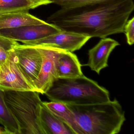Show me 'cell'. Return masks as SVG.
<instances>
[{
    "instance_id": "cell-3",
    "label": "cell",
    "mask_w": 134,
    "mask_h": 134,
    "mask_svg": "<svg viewBox=\"0 0 134 134\" xmlns=\"http://www.w3.org/2000/svg\"><path fill=\"white\" fill-rule=\"evenodd\" d=\"M51 101L68 105H84L110 100L109 91L83 75L72 78H57L45 93Z\"/></svg>"
},
{
    "instance_id": "cell-21",
    "label": "cell",
    "mask_w": 134,
    "mask_h": 134,
    "mask_svg": "<svg viewBox=\"0 0 134 134\" xmlns=\"http://www.w3.org/2000/svg\"><path fill=\"white\" fill-rule=\"evenodd\" d=\"M11 51H8L4 48L0 47V63L7 59Z\"/></svg>"
},
{
    "instance_id": "cell-7",
    "label": "cell",
    "mask_w": 134,
    "mask_h": 134,
    "mask_svg": "<svg viewBox=\"0 0 134 134\" xmlns=\"http://www.w3.org/2000/svg\"><path fill=\"white\" fill-rule=\"evenodd\" d=\"M91 38L90 37L73 32L61 31L43 39L23 44L43 45L73 52L81 49Z\"/></svg>"
},
{
    "instance_id": "cell-13",
    "label": "cell",
    "mask_w": 134,
    "mask_h": 134,
    "mask_svg": "<svg viewBox=\"0 0 134 134\" xmlns=\"http://www.w3.org/2000/svg\"><path fill=\"white\" fill-rule=\"evenodd\" d=\"M43 105L66 124L74 134H82L76 115L67 104L61 102L51 101L43 102Z\"/></svg>"
},
{
    "instance_id": "cell-12",
    "label": "cell",
    "mask_w": 134,
    "mask_h": 134,
    "mask_svg": "<svg viewBox=\"0 0 134 134\" xmlns=\"http://www.w3.org/2000/svg\"><path fill=\"white\" fill-rule=\"evenodd\" d=\"M58 78H72L83 75L81 64L76 55L72 52L63 51L56 63Z\"/></svg>"
},
{
    "instance_id": "cell-19",
    "label": "cell",
    "mask_w": 134,
    "mask_h": 134,
    "mask_svg": "<svg viewBox=\"0 0 134 134\" xmlns=\"http://www.w3.org/2000/svg\"><path fill=\"white\" fill-rule=\"evenodd\" d=\"M17 41L8 39L0 34V47L8 51H11L18 43Z\"/></svg>"
},
{
    "instance_id": "cell-18",
    "label": "cell",
    "mask_w": 134,
    "mask_h": 134,
    "mask_svg": "<svg viewBox=\"0 0 134 134\" xmlns=\"http://www.w3.org/2000/svg\"><path fill=\"white\" fill-rule=\"evenodd\" d=\"M126 35L127 43L132 45L134 43V17L128 20L124 28V32Z\"/></svg>"
},
{
    "instance_id": "cell-11",
    "label": "cell",
    "mask_w": 134,
    "mask_h": 134,
    "mask_svg": "<svg viewBox=\"0 0 134 134\" xmlns=\"http://www.w3.org/2000/svg\"><path fill=\"white\" fill-rule=\"evenodd\" d=\"M46 23L47 22L32 15L28 10L0 14V30L25 26L42 25Z\"/></svg>"
},
{
    "instance_id": "cell-17",
    "label": "cell",
    "mask_w": 134,
    "mask_h": 134,
    "mask_svg": "<svg viewBox=\"0 0 134 134\" xmlns=\"http://www.w3.org/2000/svg\"><path fill=\"white\" fill-rule=\"evenodd\" d=\"M53 3L59 5L61 8H70L74 7L103 0H52Z\"/></svg>"
},
{
    "instance_id": "cell-9",
    "label": "cell",
    "mask_w": 134,
    "mask_h": 134,
    "mask_svg": "<svg viewBox=\"0 0 134 134\" xmlns=\"http://www.w3.org/2000/svg\"><path fill=\"white\" fill-rule=\"evenodd\" d=\"M13 51L18 64L34 85L39 75L42 63L40 52L34 46L19 43L14 46Z\"/></svg>"
},
{
    "instance_id": "cell-20",
    "label": "cell",
    "mask_w": 134,
    "mask_h": 134,
    "mask_svg": "<svg viewBox=\"0 0 134 134\" xmlns=\"http://www.w3.org/2000/svg\"><path fill=\"white\" fill-rule=\"evenodd\" d=\"M32 3L35 8L42 5H47L53 3L52 0H28Z\"/></svg>"
},
{
    "instance_id": "cell-6",
    "label": "cell",
    "mask_w": 134,
    "mask_h": 134,
    "mask_svg": "<svg viewBox=\"0 0 134 134\" xmlns=\"http://www.w3.org/2000/svg\"><path fill=\"white\" fill-rule=\"evenodd\" d=\"M41 55L42 63L39 75L34 82L37 92L44 94L58 78L56 63L63 50L43 45H34Z\"/></svg>"
},
{
    "instance_id": "cell-22",
    "label": "cell",
    "mask_w": 134,
    "mask_h": 134,
    "mask_svg": "<svg viewBox=\"0 0 134 134\" xmlns=\"http://www.w3.org/2000/svg\"><path fill=\"white\" fill-rule=\"evenodd\" d=\"M9 134V133L4 127H0V134Z\"/></svg>"
},
{
    "instance_id": "cell-4",
    "label": "cell",
    "mask_w": 134,
    "mask_h": 134,
    "mask_svg": "<svg viewBox=\"0 0 134 134\" xmlns=\"http://www.w3.org/2000/svg\"><path fill=\"white\" fill-rule=\"evenodd\" d=\"M6 103L15 117L21 134H45L40 119L43 102L36 91H4Z\"/></svg>"
},
{
    "instance_id": "cell-8",
    "label": "cell",
    "mask_w": 134,
    "mask_h": 134,
    "mask_svg": "<svg viewBox=\"0 0 134 134\" xmlns=\"http://www.w3.org/2000/svg\"><path fill=\"white\" fill-rule=\"evenodd\" d=\"M61 31L54 25L47 22L42 25L1 30L0 34L12 40L24 43L43 39Z\"/></svg>"
},
{
    "instance_id": "cell-16",
    "label": "cell",
    "mask_w": 134,
    "mask_h": 134,
    "mask_svg": "<svg viewBox=\"0 0 134 134\" xmlns=\"http://www.w3.org/2000/svg\"><path fill=\"white\" fill-rule=\"evenodd\" d=\"M34 8L33 4L28 0H0V14Z\"/></svg>"
},
{
    "instance_id": "cell-23",
    "label": "cell",
    "mask_w": 134,
    "mask_h": 134,
    "mask_svg": "<svg viewBox=\"0 0 134 134\" xmlns=\"http://www.w3.org/2000/svg\"></svg>"
},
{
    "instance_id": "cell-2",
    "label": "cell",
    "mask_w": 134,
    "mask_h": 134,
    "mask_svg": "<svg viewBox=\"0 0 134 134\" xmlns=\"http://www.w3.org/2000/svg\"><path fill=\"white\" fill-rule=\"evenodd\" d=\"M68 105L76 115L82 134H118L126 120L124 111L116 99L90 105Z\"/></svg>"
},
{
    "instance_id": "cell-15",
    "label": "cell",
    "mask_w": 134,
    "mask_h": 134,
    "mask_svg": "<svg viewBox=\"0 0 134 134\" xmlns=\"http://www.w3.org/2000/svg\"><path fill=\"white\" fill-rule=\"evenodd\" d=\"M0 124L10 134H21L20 126L8 108L4 97V91L0 89Z\"/></svg>"
},
{
    "instance_id": "cell-14",
    "label": "cell",
    "mask_w": 134,
    "mask_h": 134,
    "mask_svg": "<svg viewBox=\"0 0 134 134\" xmlns=\"http://www.w3.org/2000/svg\"><path fill=\"white\" fill-rule=\"evenodd\" d=\"M40 119L45 134H74L66 124L43 105Z\"/></svg>"
},
{
    "instance_id": "cell-1",
    "label": "cell",
    "mask_w": 134,
    "mask_h": 134,
    "mask_svg": "<svg viewBox=\"0 0 134 134\" xmlns=\"http://www.w3.org/2000/svg\"><path fill=\"white\" fill-rule=\"evenodd\" d=\"M134 10L133 0H103L70 8H61L47 22L62 31L103 38L124 32Z\"/></svg>"
},
{
    "instance_id": "cell-10",
    "label": "cell",
    "mask_w": 134,
    "mask_h": 134,
    "mask_svg": "<svg viewBox=\"0 0 134 134\" xmlns=\"http://www.w3.org/2000/svg\"><path fill=\"white\" fill-rule=\"evenodd\" d=\"M119 45V43L113 39L102 38L96 45L88 51V60L86 65L99 74L102 70L108 66V59L110 53Z\"/></svg>"
},
{
    "instance_id": "cell-5",
    "label": "cell",
    "mask_w": 134,
    "mask_h": 134,
    "mask_svg": "<svg viewBox=\"0 0 134 134\" xmlns=\"http://www.w3.org/2000/svg\"><path fill=\"white\" fill-rule=\"evenodd\" d=\"M0 89L3 91H37L18 64L13 49L7 59L0 63Z\"/></svg>"
}]
</instances>
